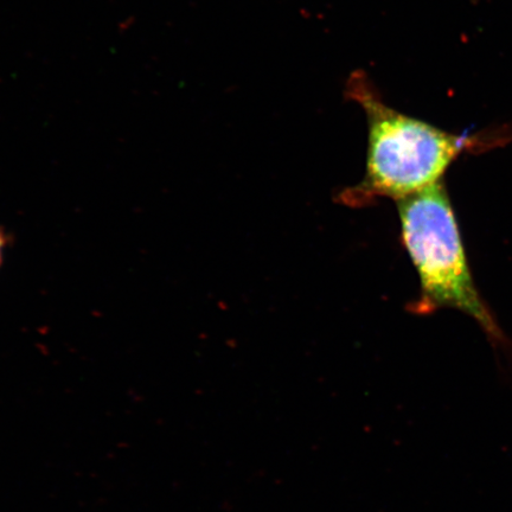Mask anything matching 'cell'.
I'll list each match as a JSON object with an SVG mask.
<instances>
[{
	"mask_svg": "<svg viewBox=\"0 0 512 512\" xmlns=\"http://www.w3.org/2000/svg\"><path fill=\"white\" fill-rule=\"evenodd\" d=\"M351 93L369 123L366 176L345 192L344 201L362 203L375 197L403 198L441 182L453 160L469 142L387 107L358 76Z\"/></svg>",
	"mask_w": 512,
	"mask_h": 512,
	"instance_id": "1",
	"label": "cell"
},
{
	"mask_svg": "<svg viewBox=\"0 0 512 512\" xmlns=\"http://www.w3.org/2000/svg\"><path fill=\"white\" fill-rule=\"evenodd\" d=\"M10 240V235L6 233V230L4 228H0V267L3 265L5 251L10 245Z\"/></svg>",
	"mask_w": 512,
	"mask_h": 512,
	"instance_id": "3",
	"label": "cell"
},
{
	"mask_svg": "<svg viewBox=\"0 0 512 512\" xmlns=\"http://www.w3.org/2000/svg\"><path fill=\"white\" fill-rule=\"evenodd\" d=\"M401 234L421 285L419 312L451 307L476 319L491 338L502 332L473 283L443 182L398 201Z\"/></svg>",
	"mask_w": 512,
	"mask_h": 512,
	"instance_id": "2",
	"label": "cell"
}]
</instances>
